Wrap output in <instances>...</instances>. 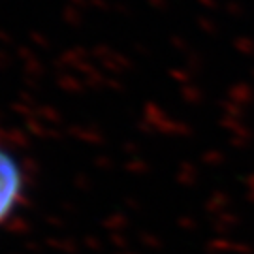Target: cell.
<instances>
[{
	"label": "cell",
	"mask_w": 254,
	"mask_h": 254,
	"mask_svg": "<svg viewBox=\"0 0 254 254\" xmlns=\"http://www.w3.org/2000/svg\"><path fill=\"white\" fill-rule=\"evenodd\" d=\"M25 177L17 160L0 147V224H4L21 205Z\"/></svg>",
	"instance_id": "cell-1"
}]
</instances>
